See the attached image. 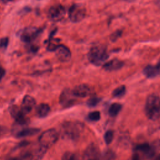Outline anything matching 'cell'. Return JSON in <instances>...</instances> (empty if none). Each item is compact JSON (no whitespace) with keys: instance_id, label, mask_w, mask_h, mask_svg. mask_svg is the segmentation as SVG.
<instances>
[{"instance_id":"1","label":"cell","mask_w":160,"mask_h":160,"mask_svg":"<svg viewBox=\"0 0 160 160\" xmlns=\"http://www.w3.org/2000/svg\"><path fill=\"white\" fill-rule=\"evenodd\" d=\"M84 129V124L79 121H64L60 128L61 137L67 140L76 141Z\"/></svg>"},{"instance_id":"2","label":"cell","mask_w":160,"mask_h":160,"mask_svg":"<svg viewBox=\"0 0 160 160\" xmlns=\"http://www.w3.org/2000/svg\"><path fill=\"white\" fill-rule=\"evenodd\" d=\"M145 114L151 121L160 118V97L152 94L148 96L145 104Z\"/></svg>"},{"instance_id":"3","label":"cell","mask_w":160,"mask_h":160,"mask_svg":"<svg viewBox=\"0 0 160 160\" xmlns=\"http://www.w3.org/2000/svg\"><path fill=\"white\" fill-rule=\"evenodd\" d=\"M108 57L106 48L101 44L92 46L88 54V60L95 66H100L107 60Z\"/></svg>"},{"instance_id":"4","label":"cell","mask_w":160,"mask_h":160,"mask_svg":"<svg viewBox=\"0 0 160 160\" xmlns=\"http://www.w3.org/2000/svg\"><path fill=\"white\" fill-rule=\"evenodd\" d=\"M59 138V133L55 129H49L44 131L39 136V144L46 149L52 146Z\"/></svg>"},{"instance_id":"5","label":"cell","mask_w":160,"mask_h":160,"mask_svg":"<svg viewBox=\"0 0 160 160\" xmlns=\"http://www.w3.org/2000/svg\"><path fill=\"white\" fill-rule=\"evenodd\" d=\"M86 8L81 4H72L68 11V16L72 22H79L86 16Z\"/></svg>"},{"instance_id":"6","label":"cell","mask_w":160,"mask_h":160,"mask_svg":"<svg viewBox=\"0 0 160 160\" xmlns=\"http://www.w3.org/2000/svg\"><path fill=\"white\" fill-rule=\"evenodd\" d=\"M42 31V29L36 27L26 28L22 30L20 34V39L25 43H31L39 36Z\"/></svg>"},{"instance_id":"7","label":"cell","mask_w":160,"mask_h":160,"mask_svg":"<svg viewBox=\"0 0 160 160\" xmlns=\"http://www.w3.org/2000/svg\"><path fill=\"white\" fill-rule=\"evenodd\" d=\"M10 114L16 121V123L21 126H26L29 122V119L26 116L21 107L16 105H12L9 109Z\"/></svg>"},{"instance_id":"8","label":"cell","mask_w":160,"mask_h":160,"mask_svg":"<svg viewBox=\"0 0 160 160\" xmlns=\"http://www.w3.org/2000/svg\"><path fill=\"white\" fill-rule=\"evenodd\" d=\"M66 14L65 8L59 4L51 6L48 10V16L53 21H59L61 20Z\"/></svg>"},{"instance_id":"9","label":"cell","mask_w":160,"mask_h":160,"mask_svg":"<svg viewBox=\"0 0 160 160\" xmlns=\"http://www.w3.org/2000/svg\"><path fill=\"white\" fill-rule=\"evenodd\" d=\"M40 131V129L36 128H19V126L16 124V126L14 129H13L12 132L14 136H15L17 138H23L28 136H34L38 134Z\"/></svg>"},{"instance_id":"10","label":"cell","mask_w":160,"mask_h":160,"mask_svg":"<svg viewBox=\"0 0 160 160\" xmlns=\"http://www.w3.org/2000/svg\"><path fill=\"white\" fill-rule=\"evenodd\" d=\"M100 155L98 146L91 143L85 149L82 154V160H98Z\"/></svg>"},{"instance_id":"11","label":"cell","mask_w":160,"mask_h":160,"mask_svg":"<svg viewBox=\"0 0 160 160\" xmlns=\"http://www.w3.org/2000/svg\"><path fill=\"white\" fill-rule=\"evenodd\" d=\"M57 58L61 62H68L71 58L69 49L64 44H58L53 51Z\"/></svg>"},{"instance_id":"12","label":"cell","mask_w":160,"mask_h":160,"mask_svg":"<svg viewBox=\"0 0 160 160\" xmlns=\"http://www.w3.org/2000/svg\"><path fill=\"white\" fill-rule=\"evenodd\" d=\"M75 96L72 92V90L69 88L64 89L59 97L60 104L64 107H68L74 104L75 101Z\"/></svg>"},{"instance_id":"13","label":"cell","mask_w":160,"mask_h":160,"mask_svg":"<svg viewBox=\"0 0 160 160\" xmlns=\"http://www.w3.org/2000/svg\"><path fill=\"white\" fill-rule=\"evenodd\" d=\"M134 151L142 153L147 158H154L156 155L154 149L152 144L147 142L136 146L134 148Z\"/></svg>"},{"instance_id":"14","label":"cell","mask_w":160,"mask_h":160,"mask_svg":"<svg viewBox=\"0 0 160 160\" xmlns=\"http://www.w3.org/2000/svg\"><path fill=\"white\" fill-rule=\"evenodd\" d=\"M72 92L76 98H86L91 94L92 89L86 84H81L76 86L72 89Z\"/></svg>"},{"instance_id":"15","label":"cell","mask_w":160,"mask_h":160,"mask_svg":"<svg viewBox=\"0 0 160 160\" xmlns=\"http://www.w3.org/2000/svg\"><path fill=\"white\" fill-rule=\"evenodd\" d=\"M36 105L35 99L29 95H26L22 99L21 108L26 114L29 113Z\"/></svg>"},{"instance_id":"16","label":"cell","mask_w":160,"mask_h":160,"mask_svg":"<svg viewBox=\"0 0 160 160\" xmlns=\"http://www.w3.org/2000/svg\"><path fill=\"white\" fill-rule=\"evenodd\" d=\"M123 66L124 62L122 61L115 58L104 63L102 68L107 71H113L120 69Z\"/></svg>"},{"instance_id":"17","label":"cell","mask_w":160,"mask_h":160,"mask_svg":"<svg viewBox=\"0 0 160 160\" xmlns=\"http://www.w3.org/2000/svg\"><path fill=\"white\" fill-rule=\"evenodd\" d=\"M50 109L49 104L46 103H41L36 107V114L39 118H44L49 114Z\"/></svg>"},{"instance_id":"18","label":"cell","mask_w":160,"mask_h":160,"mask_svg":"<svg viewBox=\"0 0 160 160\" xmlns=\"http://www.w3.org/2000/svg\"><path fill=\"white\" fill-rule=\"evenodd\" d=\"M143 73L148 78H155L156 76L159 75L156 66L152 65L146 66L143 69Z\"/></svg>"},{"instance_id":"19","label":"cell","mask_w":160,"mask_h":160,"mask_svg":"<svg viewBox=\"0 0 160 160\" xmlns=\"http://www.w3.org/2000/svg\"><path fill=\"white\" fill-rule=\"evenodd\" d=\"M121 109H122V105L120 103L114 102L110 106L108 110V113L110 116L115 117L119 114Z\"/></svg>"},{"instance_id":"20","label":"cell","mask_w":160,"mask_h":160,"mask_svg":"<svg viewBox=\"0 0 160 160\" xmlns=\"http://www.w3.org/2000/svg\"><path fill=\"white\" fill-rule=\"evenodd\" d=\"M114 158L115 153L112 151L108 149L100 154L98 160H113Z\"/></svg>"},{"instance_id":"21","label":"cell","mask_w":160,"mask_h":160,"mask_svg":"<svg viewBox=\"0 0 160 160\" xmlns=\"http://www.w3.org/2000/svg\"><path fill=\"white\" fill-rule=\"evenodd\" d=\"M126 86L124 85H121L118 86L112 91V96L114 98H121L126 93Z\"/></svg>"},{"instance_id":"22","label":"cell","mask_w":160,"mask_h":160,"mask_svg":"<svg viewBox=\"0 0 160 160\" xmlns=\"http://www.w3.org/2000/svg\"><path fill=\"white\" fill-rule=\"evenodd\" d=\"M61 160H81L78 155L76 154L70 152L66 151L62 156Z\"/></svg>"},{"instance_id":"23","label":"cell","mask_w":160,"mask_h":160,"mask_svg":"<svg viewBox=\"0 0 160 160\" xmlns=\"http://www.w3.org/2000/svg\"><path fill=\"white\" fill-rule=\"evenodd\" d=\"M114 138V131L112 130L107 131L104 135V142L106 144H109L112 142Z\"/></svg>"},{"instance_id":"24","label":"cell","mask_w":160,"mask_h":160,"mask_svg":"<svg viewBox=\"0 0 160 160\" xmlns=\"http://www.w3.org/2000/svg\"><path fill=\"white\" fill-rule=\"evenodd\" d=\"M88 118L89 120L92 121H98L101 118V114L99 111H95L91 112L88 115Z\"/></svg>"},{"instance_id":"25","label":"cell","mask_w":160,"mask_h":160,"mask_svg":"<svg viewBox=\"0 0 160 160\" xmlns=\"http://www.w3.org/2000/svg\"><path fill=\"white\" fill-rule=\"evenodd\" d=\"M101 101V98H98V97H96V96H93L91 97V98H89L88 101H87V105L89 107H95L96 106H97L99 102Z\"/></svg>"},{"instance_id":"26","label":"cell","mask_w":160,"mask_h":160,"mask_svg":"<svg viewBox=\"0 0 160 160\" xmlns=\"http://www.w3.org/2000/svg\"><path fill=\"white\" fill-rule=\"evenodd\" d=\"M9 38L8 37L0 38V51H4L8 46Z\"/></svg>"},{"instance_id":"27","label":"cell","mask_w":160,"mask_h":160,"mask_svg":"<svg viewBox=\"0 0 160 160\" xmlns=\"http://www.w3.org/2000/svg\"><path fill=\"white\" fill-rule=\"evenodd\" d=\"M121 34H122L121 30H117V31H114L110 36L111 41H112V42L116 41V40H118V39H119L121 36Z\"/></svg>"},{"instance_id":"28","label":"cell","mask_w":160,"mask_h":160,"mask_svg":"<svg viewBox=\"0 0 160 160\" xmlns=\"http://www.w3.org/2000/svg\"><path fill=\"white\" fill-rule=\"evenodd\" d=\"M152 147H153V148L154 149L155 153H156L155 156H156L157 154H160V139L155 140L152 142Z\"/></svg>"},{"instance_id":"29","label":"cell","mask_w":160,"mask_h":160,"mask_svg":"<svg viewBox=\"0 0 160 160\" xmlns=\"http://www.w3.org/2000/svg\"><path fill=\"white\" fill-rule=\"evenodd\" d=\"M131 160H141L139 153L136 151H134V152L133 153V154L132 156Z\"/></svg>"},{"instance_id":"30","label":"cell","mask_w":160,"mask_h":160,"mask_svg":"<svg viewBox=\"0 0 160 160\" xmlns=\"http://www.w3.org/2000/svg\"><path fill=\"white\" fill-rule=\"evenodd\" d=\"M5 74H6V71H5V69H4L3 68H2V67L0 66V81H1V79H2L3 78V77L4 76Z\"/></svg>"},{"instance_id":"31","label":"cell","mask_w":160,"mask_h":160,"mask_svg":"<svg viewBox=\"0 0 160 160\" xmlns=\"http://www.w3.org/2000/svg\"><path fill=\"white\" fill-rule=\"evenodd\" d=\"M156 68H157V69H158V74H159V75H160V61L156 65Z\"/></svg>"},{"instance_id":"32","label":"cell","mask_w":160,"mask_h":160,"mask_svg":"<svg viewBox=\"0 0 160 160\" xmlns=\"http://www.w3.org/2000/svg\"><path fill=\"white\" fill-rule=\"evenodd\" d=\"M3 3H7V2H9L10 1H12V0H0Z\"/></svg>"},{"instance_id":"33","label":"cell","mask_w":160,"mask_h":160,"mask_svg":"<svg viewBox=\"0 0 160 160\" xmlns=\"http://www.w3.org/2000/svg\"><path fill=\"white\" fill-rule=\"evenodd\" d=\"M156 2L157 5L160 8V0H156Z\"/></svg>"},{"instance_id":"34","label":"cell","mask_w":160,"mask_h":160,"mask_svg":"<svg viewBox=\"0 0 160 160\" xmlns=\"http://www.w3.org/2000/svg\"><path fill=\"white\" fill-rule=\"evenodd\" d=\"M2 127L0 126V135H1V132H2Z\"/></svg>"},{"instance_id":"35","label":"cell","mask_w":160,"mask_h":160,"mask_svg":"<svg viewBox=\"0 0 160 160\" xmlns=\"http://www.w3.org/2000/svg\"><path fill=\"white\" fill-rule=\"evenodd\" d=\"M126 1H128V2H132V1H134V0H125Z\"/></svg>"}]
</instances>
